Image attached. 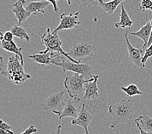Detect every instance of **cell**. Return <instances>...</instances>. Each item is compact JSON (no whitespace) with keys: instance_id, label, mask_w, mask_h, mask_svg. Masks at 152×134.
I'll return each instance as SVG.
<instances>
[{"instance_id":"obj_1","label":"cell","mask_w":152,"mask_h":134,"mask_svg":"<svg viewBox=\"0 0 152 134\" xmlns=\"http://www.w3.org/2000/svg\"><path fill=\"white\" fill-rule=\"evenodd\" d=\"M135 108L131 99H123L120 102L111 104L108 108V112L112 116V122L110 127L115 128L119 124L131 120L133 116Z\"/></svg>"},{"instance_id":"obj_2","label":"cell","mask_w":152,"mask_h":134,"mask_svg":"<svg viewBox=\"0 0 152 134\" xmlns=\"http://www.w3.org/2000/svg\"><path fill=\"white\" fill-rule=\"evenodd\" d=\"M1 74L18 85L23 84L27 80L31 78V75L25 72L20 57L17 55L10 57L7 69L1 71Z\"/></svg>"},{"instance_id":"obj_3","label":"cell","mask_w":152,"mask_h":134,"mask_svg":"<svg viewBox=\"0 0 152 134\" xmlns=\"http://www.w3.org/2000/svg\"><path fill=\"white\" fill-rule=\"evenodd\" d=\"M42 42L46 47V50L51 52H56L58 54H60L64 56L71 62L76 63H80L75 59H72L67 55V53L62 48L63 42L58 33H53L50 31V28H47V32L41 36Z\"/></svg>"},{"instance_id":"obj_4","label":"cell","mask_w":152,"mask_h":134,"mask_svg":"<svg viewBox=\"0 0 152 134\" xmlns=\"http://www.w3.org/2000/svg\"><path fill=\"white\" fill-rule=\"evenodd\" d=\"M84 76L74 74L73 75L67 76L64 81V86L67 90L71 98H75L83 92H85L84 85L93 80V78L86 80Z\"/></svg>"},{"instance_id":"obj_5","label":"cell","mask_w":152,"mask_h":134,"mask_svg":"<svg viewBox=\"0 0 152 134\" xmlns=\"http://www.w3.org/2000/svg\"><path fill=\"white\" fill-rule=\"evenodd\" d=\"M55 66L60 67L64 72L66 71H71L75 72V74L84 75V77H88L89 79L93 78V68L88 64L86 63H76L71 62V61H65L64 59L61 62L54 64Z\"/></svg>"},{"instance_id":"obj_6","label":"cell","mask_w":152,"mask_h":134,"mask_svg":"<svg viewBox=\"0 0 152 134\" xmlns=\"http://www.w3.org/2000/svg\"><path fill=\"white\" fill-rule=\"evenodd\" d=\"M95 46L88 43H76L67 53V55L78 62L86 57H91L95 51Z\"/></svg>"},{"instance_id":"obj_7","label":"cell","mask_w":152,"mask_h":134,"mask_svg":"<svg viewBox=\"0 0 152 134\" xmlns=\"http://www.w3.org/2000/svg\"><path fill=\"white\" fill-rule=\"evenodd\" d=\"M64 95L65 92L61 91L51 94L47 97L43 101L42 104L43 110L52 111L53 113L62 111L66 106Z\"/></svg>"},{"instance_id":"obj_8","label":"cell","mask_w":152,"mask_h":134,"mask_svg":"<svg viewBox=\"0 0 152 134\" xmlns=\"http://www.w3.org/2000/svg\"><path fill=\"white\" fill-rule=\"evenodd\" d=\"M80 23L81 21L79 20L78 12L75 14L71 13L69 15L63 13L60 16V24L52 32L55 34L58 33V32L60 30L73 29V28H77Z\"/></svg>"},{"instance_id":"obj_9","label":"cell","mask_w":152,"mask_h":134,"mask_svg":"<svg viewBox=\"0 0 152 134\" xmlns=\"http://www.w3.org/2000/svg\"><path fill=\"white\" fill-rule=\"evenodd\" d=\"M58 54H55L53 52L48 50L39 51L31 55H28V58L32 60L34 63L39 64V67L43 68L45 66L53 64L57 59Z\"/></svg>"},{"instance_id":"obj_10","label":"cell","mask_w":152,"mask_h":134,"mask_svg":"<svg viewBox=\"0 0 152 134\" xmlns=\"http://www.w3.org/2000/svg\"><path fill=\"white\" fill-rule=\"evenodd\" d=\"M81 101L79 97L71 98L67 101L64 110L60 112H55V114L58 115L59 119L64 117H73L77 119L78 116L77 105Z\"/></svg>"},{"instance_id":"obj_11","label":"cell","mask_w":152,"mask_h":134,"mask_svg":"<svg viewBox=\"0 0 152 134\" xmlns=\"http://www.w3.org/2000/svg\"><path fill=\"white\" fill-rule=\"evenodd\" d=\"M129 30H128L126 32L124 35L125 39H126V46H127L128 51L129 54V59L132 61V62L136 65L137 67H138L141 68H145L142 63V57L141 56L143 52V49H137L135 48V46H133L131 43L129 42V38H128V33Z\"/></svg>"},{"instance_id":"obj_12","label":"cell","mask_w":152,"mask_h":134,"mask_svg":"<svg viewBox=\"0 0 152 134\" xmlns=\"http://www.w3.org/2000/svg\"><path fill=\"white\" fill-rule=\"evenodd\" d=\"M93 117L90 112L86 109L84 103L82 104L81 110L78 114L77 119H74L71 121V123L75 126H80L85 130V134H89L88 126L91 123Z\"/></svg>"},{"instance_id":"obj_13","label":"cell","mask_w":152,"mask_h":134,"mask_svg":"<svg viewBox=\"0 0 152 134\" xmlns=\"http://www.w3.org/2000/svg\"><path fill=\"white\" fill-rule=\"evenodd\" d=\"M93 80L84 85L85 93L82 97V99L89 101L91 99H96L99 97V87H98V80L99 75H94Z\"/></svg>"},{"instance_id":"obj_14","label":"cell","mask_w":152,"mask_h":134,"mask_svg":"<svg viewBox=\"0 0 152 134\" xmlns=\"http://www.w3.org/2000/svg\"><path fill=\"white\" fill-rule=\"evenodd\" d=\"M25 3H26V1H25V0H19V1L14 3L13 5L12 12L15 14V17L18 21V25H19V26L21 23L26 21L28 17L33 14L31 12H28L24 8L23 5Z\"/></svg>"},{"instance_id":"obj_15","label":"cell","mask_w":152,"mask_h":134,"mask_svg":"<svg viewBox=\"0 0 152 134\" xmlns=\"http://www.w3.org/2000/svg\"><path fill=\"white\" fill-rule=\"evenodd\" d=\"M151 28L152 27L151 25V21H149L148 23L144 25L139 30L135 32H132L131 33L132 35L139 38L144 41L143 49L144 50L146 49L148 41H149L151 32Z\"/></svg>"},{"instance_id":"obj_16","label":"cell","mask_w":152,"mask_h":134,"mask_svg":"<svg viewBox=\"0 0 152 134\" xmlns=\"http://www.w3.org/2000/svg\"><path fill=\"white\" fill-rule=\"evenodd\" d=\"M121 10L119 14L120 15V21L117 23H115V26L117 28H126L128 27L129 29L132 28L133 25V21L130 18L129 14L124 8V5L123 2L121 4Z\"/></svg>"},{"instance_id":"obj_17","label":"cell","mask_w":152,"mask_h":134,"mask_svg":"<svg viewBox=\"0 0 152 134\" xmlns=\"http://www.w3.org/2000/svg\"><path fill=\"white\" fill-rule=\"evenodd\" d=\"M49 1H32L30 2L26 6V9L28 12H31L36 15L39 12L45 14V9L50 5Z\"/></svg>"},{"instance_id":"obj_18","label":"cell","mask_w":152,"mask_h":134,"mask_svg":"<svg viewBox=\"0 0 152 134\" xmlns=\"http://www.w3.org/2000/svg\"><path fill=\"white\" fill-rule=\"evenodd\" d=\"M1 47L4 49L6 51H8L10 52H12L15 54V55L20 56L21 59V64L23 65L24 64V60H23V56L22 54V48L21 47H18L15 43L13 41H6L4 39H1Z\"/></svg>"},{"instance_id":"obj_19","label":"cell","mask_w":152,"mask_h":134,"mask_svg":"<svg viewBox=\"0 0 152 134\" xmlns=\"http://www.w3.org/2000/svg\"><path fill=\"white\" fill-rule=\"evenodd\" d=\"M122 2H124L123 0H115L109 2H104L102 0H99L98 5L102 7L104 11L107 12L109 15H111Z\"/></svg>"},{"instance_id":"obj_20","label":"cell","mask_w":152,"mask_h":134,"mask_svg":"<svg viewBox=\"0 0 152 134\" xmlns=\"http://www.w3.org/2000/svg\"><path fill=\"white\" fill-rule=\"evenodd\" d=\"M135 121L139 122L141 128L144 131L152 132V117L148 115H140Z\"/></svg>"},{"instance_id":"obj_21","label":"cell","mask_w":152,"mask_h":134,"mask_svg":"<svg viewBox=\"0 0 152 134\" xmlns=\"http://www.w3.org/2000/svg\"><path fill=\"white\" fill-rule=\"evenodd\" d=\"M13 35L16 38H18L20 39H25L26 41L28 42L30 41V36L27 34V30L23 27L19 25H14L11 30Z\"/></svg>"},{"instance_id":"obj_22","label":"cell","mask_w":152,"mask_h":134,"mask_svg":"<svg viewBox=\"0 0 152 134\" xmlns=\"http://www.w3.org/2000/svg\"><path fill=\"white\" fill-rule=\"evenodd\" d=\"M121 89L123 92H124L126 95H127V96L129 97H132L133 96L142 94V92L140 91L139 89L138 86L135 84L129 85L128 86H122L121 87Z\"/></svg>"},{"instance_id":"obj_23","label":"cell","mask_w":152,"mask_h":134,"mask_svg":"<svg viewBox=\"0 0 152 134\" xmlns=\"http://www.w3.org/2000/svg\"><path fill=\"white\" fill-rule=\"evenodd\" d=\"M139 11H145L150 10L152 12V1L151 0H143L139 4Z\"/></svg>"},{"instance_id":"obj_24","label":"cell","mask_w":152,"mask_h":134,"mask_svg":"<svg viewBox=\"0 0 152 134\" xmlns=\"http://www.w3.org/2000/svg\"><path fill=\"white\" fill-rule=\"evenodd\" d=\"M151 57H152V44L145 50V53H144V55L142 57V63L145 67H146V63L147 62L148 59L150 58Z\"/></svg>"},{"instance_id":"obj_25","label":"cell","mask_w":152,"mask_h":134,"mask_svg":"<svg viewBox=\"0 0 152 134\" xmlns=\"http://www.w3.org/2000/svg\"><path fill=\"white\" fill-rule=\"evenodd\" d=\"M0 34H1V39H4L5 41H8V42L13 41L14 35H13L11 31L7 30L5 32L4 34H3L2 31L1 30V32H0Z\"/></svg>"},{"instance_id":"obj_26","label":"cell","mask_w":152,"mask_h":134,"mask_svg":"<svg viewBox=\"0 0 152 134\" xmlns=\"http://www.w3.org/2000/svg\"><path fill=\"white\" fill-rule=\"evenodd\" d=\"M80 3L82 7H92L93 6L99 4V1H96V0H95V1L89 0V1H80Z\"/></svg>"},{"instance_id":"obj_27","label":"cell","mask_w":152,"mask_h":134,"mask_svg":"<svg viewBox=\"0 0 152 134\" xmlns=\"http://www.w3.org/2000/svg\"><path fill=\"white\" fill-rule=\"evenodd\" d=\"M38 129L34 125H31L27 129L25 130V131L21 133L20 134H33L34 133L38 132Z\"/></svg>"},{"instance_id":"obj_28","label":"cell","mask_w":152,"mask_h":134,"mask_svg":"<svg viewBox=\"0 0 152 134\" xmlns=\"http://www.w3.org/2000/svg\"><path fill=\"white\" fill-rule=\"evenodd\" d=\"M0 128L5 130V131H10L11 130V126L9 125L8 123L3 122L2 119L0 121Z\"/></svg>"},{"instance_id":"obj_29","label":"cell","mask_w":152,"mask_h":134,"mask_svg":"<svg viewBox=\"0 0 152 134\" xmlns=\"http://www.w3.org/2000/svg\"><path fill=\"white\" fill-rule=\"evenodd\" d=\"M135 122L136 123L137 127L138 128V129L139 130L140 134H152V132H148L144 131V130L142 128H141V126H140V125L139 122H137V121H135Z\"/></svg>"},{"instance_id":"obj_30","label":"cell","mask_w":152,"mask_h":134,"mask_svg":"<svg viewBox=\"0 0 152 134\" xmlns=\"http://www.w3.org/2000/svg\"><path fill=\"white\" fill-rule=\"evenodd\" d=\"M50 4H52L54 8V11H55L56 13H58L59 12V8L58 7L57 5V1H49Z\"/></svg>"},{"instance_id":"obj_31","label":"cell","mask_w":152,"mask_h":134,"mask_svg":"<svg viewBox=\"0 0 152 134\" xmlns=\"http://www.w3.org/2000/svg\"><path fill=\"white\" fill-rule=\"evenodd\" d=\"M64 126V123H61V124L59 125L58 126H57V129H56V131L55 132V134H61V129H62V127Z\"/></svg>"},{"instance_id":"obj_32","label":"cell","mask_w":152,"mask_h":134,"mask_svg":"<svg viewBox=\"0 0 152 134\" xmlns=\"http://www.w3.org/2000/svg\"><path fill=\"white\" fill-rule=\"evenodd\" d=\"M14 132L10 130V131H5L2 129H0V134H14Z\"/></svg>"}]
</instances>
